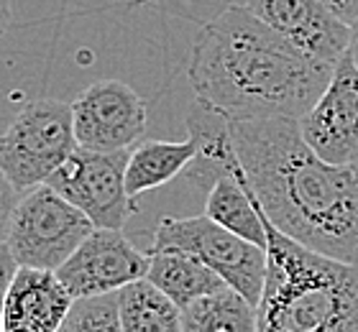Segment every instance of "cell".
<instances>
[{
  "label": "cell",
  "mask_w": 358,
  "mask_h": 332,
  "mask_svg": "<svg viewBox=\"0 0 358 332\" xmlns=\"http://www.w3.org/2000/svg\"><path fill=\"white\" fill-rule=\"evenodd\" d=\"M241 169L266 220L330 259L358 264V177L315 154L297 118L231 123Z\"/></svg>",
  "instance_id": "1"
},
{
  "label": "cell",
  "mask_w": 358,
  "mask_h": 332,
  "mask_svg": "<svg viewBox=\"0 0 358 332\" xmlns=\"http://www.w3.org/2000/svg\"><path fill=\"white\" fill-rule=\"evenodd\" d=\"M333 66L292 46L246 6H228L197 31L187 80L194 100L231 123L302 118Z\"/></svg>",
  "instance_id": "2"
},
{
  "label": "cell",
  "mask_w": 358,
  "mask_h": 332,
  "mask_svg": "<svg viewBox=\"0 0 358 332\" xmlns=\"http://www.w3.org/2000/svg\"><path fill=\"white\" fill-rule=\"evenodd\" d=\"M264 225L266 281L256 307V332H358V264L299 245L266 215Z\"/></svg>",
  "instance_id": "3"
},
{
  "label": "cell",
  "mask_w": 358,
  "mask_h": 332,
  "mask_svg": "<svg viewBox=\"0 0 358 332\" xmlns=\"http://www.w3.org/2000/svg\"><path fill=\"white\" fill-rule=\"evenodd\" d=\"M77 148L72 105L38 97L21 108L0 136V169L18 192L49 182Z\"/></svg>",
  "instance_id": "4"
},
{
  "label": "cell",
  "mask_w": 358,
  "mask_h": 332,
  "mask_svg": "<svg viewBox=\"0 0 358 332\" xmlns=\"http://www.w3.org/2000/svg\"><path fill=\"white\" fill-rule=\"evenodd\" d=\"M154 251H182L213 268L231 289L259 307L266 281V248L236 236L210 215L162 217L154 233Z\"/></svg>",
  "instance_id": "5"
},
{
  "label": "cell",
  "mask_w": 358,
  "mask_h": 332,
  "mask_svg": "<svg viewBox=\"0 0 358 332\" xmlns=\"http://www.w3.org/2000/svg\"><path fill=\"white\" fill-rule=\"evenodd\" d=\"M92 230L95 225L83 210L49 185H41L18 202L6 243L18 266L57 271Z\"/></svg>",
  "instance_id": "6"
},
{
  "label": "cell",
  "mask_w": 358,
  "mask_h": 332,
  "mask_svg": "<svg viewBox=\"0 0 358 332\" xmlns=\"http://www.w3.org/2000/svg\"><path fill=\"white\" fill-rule=\"evenodd\" d=\"M131 151H87L77 146L46 185L87 215L95 228L123 230L138 210L126 189V166Z\"/></svg>",
  "instance_id": "7"
},
{
  "label": "cell",
  "mask_w": 358,
  "mask_h": 332,
  "mask_svg": "<svg viewBox=\"0 0 358 332\" xmlns=\"http://www.w3.org/2000/svg\"><path fill=\"white\" fill-rule=\"evenodd\" d=\"M77 146L87 151H128L143 138L146 103L120 80H100L72 103Z\"/></svg>",
  "instance_id": "8"
},
{
  "label": "cell",
  "mask_w": 358,
  "mask_h": 332,
  "mask_svg": "<svg viewBox=\"0 0 358 332\" xmlns=\"http://www.w3.org/2000/svg\"><path fill=\"white\" fill-rule=\"evenodd\" d=\"M149 264V251H138L123 230L95 228L57 268V276L72 299H90L115 294L128 284L146 279Z\"/></svg>",
  "instance_id": "9"
},
{
  "label": "cell",
  "mask_w": 358,
  "mask_h": 332,
  "mask_svg": "<svg viewBox=\"0 0 358 332\" xmlns=\"http://www.w3.org/2000/svg\"><path fill=\"white\" fill-rule=\"evenodd\" d=\"M313 151L330 164H351L358 151V64L348 52L336 62L328 87L299 118Z\"/></svg>",
  "instance_id": "10"
},
{
  "label": "cell",
  "mask_w": 358,
  "mask_h": 332,
  "mask_svg": "<svg viewBox=\"0 0 358 332\" xmlns=\"http://www.w3.org/2000/svg\"><path fill=\"white\" fill-rule=\"evenodd\" d=\"M243 6L313 59L336 64L351 46L353 29L322 0H243Z\"/></svg>",
  "instance_id": "11"
},
{
  "label": "cell",
  "mask_w": 358,
  "mask_h": 332,
  "mask_svg": "<svg viewBox=\"0 0 358 332\" xmlns=\"http://www.w3.org/2000/svg\"><path fill=\"white\" fill-rule=\"evenodd\" d=\"M72 304L57 271L18 266L3 304L0 332H59Z\"/></svg>",
  "instance_id": "12"
},
{
  "label": "cell",
  "mask_w": 358,
  "mask_h": 332,
  "mask_svg": "<svg viewBox=\"0 0 358 332\" xmlns=\"http://www.w3.org/2000/svg\"><path fill=\"white\" fill-rule=\"evenodd\" d=\"M187 133L197 143V156L187 166V177L202 192L215 185V179L231 174L238 166V154L233 143L231 120L215 113L213 108L194 100L187 113Z\"/></svg>",
  "instance_id": "13"
},
{
  "label": "cell",
  "mask_w": 358,
  "mask_h": 332,
  "mask_svg": "<svg viewBox=\"0 0 358 332\" xmlns=\"http://www.w3.org/2000/svg\"><path fill=\"white\" fill-rule=\"evenodd\" d=\"M205 215L228 228L236 236L266 248V225H264L262 205L248 185L246 174L238 166L231 174L215 179L205 194Z\"/></svg>",
  "instance_id": "14"
},
{
  "label": "cell",
  "mask_w": 358,
  "mask_h": 332,
  "mask_svg": "<svg viewBox=\"0 0 358 332\" xmlns=\"http://www.w3.org/2000/svg\"><path fill=\"white\" fill-rule=\"evenodd\" d=\"M149 256L151 264L146 279L159 291H164L179 310H187L189 304H194L202 296L215 294V291L228 287L213 268H208L189 253L172 251V248H164V251L149 248Z\"/></svg>",
  "instance_id": "15"
},
{
  "label": "cell",
  "mask_w": 358,
  "mask_h": 332,
  "mask_svg": "<svg viewBox=\"0 0 358 332\" xmlns=\"http://www.w3.org/2000/svg\"><path fill=\"white\" fill-rule=\"evenodd\" d=\"M197 156V143L185 140H138L126 166V189L131 197L159 189L179 177Z\"/></svg>",
  "instance_id": "16"
},
{
  "label": "cell",
  "mask_w": 358,
  "mask_h": 332,
  "mask_svg": "<svg viewBox=\"0 0 358 332\" xmlns=\"http://www.w3.org/2000/svg\"><path fill=\"white\" fill-rule=\"evenodd\" d=\"M120 332H182V310L149 279L118 291Z\"/></svg>",
  "instance_id": "17"
},
{
  "label": "cell",
  "mask_w": 358,
  "mask_h": 332,
  "mask_svg": "<svg viewBox=\"0 0 358 332\" xmlns=\"http://www.w3.org/2000/svg\"><path fill=\"white\" fill-rule=\"evenodd\" d=\"M182 332H256V307L225 287L182 310Z\"/></svg>",
  "instance_id": "18"
},
{
  "label": "cell",
  "mask_w": 358,
  "mask_h": 332,
  "mask_svg": "<svg viewBox=\"0 0 358 332\" xmlns=\"http://www.w3.org/2000/svg\"><path fill=\"white\" fill-rule=\"evenodd\" d=\"M59 332H120L118 291L90 296V299H75Z\"/></svg>",
  "instance_id": "19"
},
{
  "label": "cell",
  "mask_w": 358,
  "mask_h": 332,
  "mask_svg": "<svg viewBox=\"0 0 358 332\" xmlns=\"http://www.w3.org/2000/svg\"><path fill=\"white\" fill-rule=\"evenodd\" d=\"M18 202H21V192H18L13 187V182L6 177V171L0 169V240H6Z\"/></svg>",
  "instance_id": "20"
},
{
  "label": "cell",
  "mask_w": 358,
  "mask_h": 332,
  "mask_svg": "<svg viewBox=\"0 0 358 332\" xmlns=\"http://www.w3.org/2000/svg\"><path fill=\"white\" fill-rule=\"evenodd\" d=\"M15 271H18V261L13 259L6 240H0V319H3V304H6L8 289L13 284Z\"/></svg>",
  "instance_id": "21"
},
{
  "label": "cell",
  "mask_w": 358,
  "mask_h": 332,
  "mask_svg": "<svg viewBox=\"0 0 358 332\" xmlns=\"http://www.w3.org/2000/svg\"><path fill=\"white\" fill-rule=\"evenodd\" d=\"M330 8V13L341 18L345 26L356 29L358 26V0H322Z\"/></svg>",
  "instance_id": "22"
},
{
  "label": "cell",
  "mask_w": 358,
  "mask_h": 332,
  "mask_svg": "<svg viewBox=\"0 0 358 332\" xmlns=\"http://www.w3.org/2000/svg\"><path fill=\"white\" fill-rule=\"evenodd\" d=\"M10 15H13L10 0H0V36H3L8 31V26H10Z\"/></svg>",
  "instance_id": "23"
},
{
  "label": "cell",
  "mask_w": 358,
  "mask_h": 332,
  "mask_svg": "<svg viewBox=\"0 0 358 332\" xmlns=\"http://www.w3.org/2000/svg\"><path fill=\"white\" fill-rule=\"evenodd\" d=\"M348 54H351L353 62L358 64V26L353 29V36H351V46H348Z\"/></svg>",
  "instance_id": "24"
},
{
  "label": "cell",
  "mask_w": 358,
  "mask_h": 332,
  "mask_svg": "<svg viewBox=\"0 0 358 332\" xmlns=\"http://www.w3.org/2000/svg\"><path fill=\"white\" fill-rule=\"evenodd\" d=\"M351 166H353V171H356V177H358V151H356V156H353Z\"/></svg>",
  "instance_id": "25"
}]
</instances>
